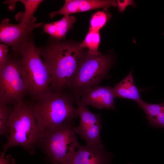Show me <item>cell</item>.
Returning <instances> with one entry per match:
<instances>
[{"instance_id":"cell-5","label":"cell","mask_w":164,"mask_h":164,"mask_svg":"<svg viewBox=\"0 0 164 164\" xmlns=\"http://www.w3.org/2000/svg\"><path fill=\"white\" fill-rule=\"evenodd\" d=\"M111 63L112 59L108 55L84 53L65 91L73 98L80 97L83 91L98 85L106 77Z\"/></svg>"},{"instance_id":"cell-23","label":"cell","mask_w":164,"mask_h":164,"mask_svg":"<svg viewBox=\"0 0 164 164\" xmlns=\"http://www.w3.org/2000/svg\"><path fill=\"white\" fill-rule=\"evenodd\" d=\"M5 152L2 151L0 155V164H16L15 161L11 155L5 156Z\"/></svg>"},{"instance_id":"cell-22","label":"cell","mask_w":164,"mask_h":164,"mask_svg":"<svg viewBox=\"0 0 164 164\" xmlns=\"http://www.w3.org/2000/svg\"><path fill=\"white\" fill-rule=\"evenodd\" d=\"M9 48L8 46L4 44H0V67L6 62L8 57Z\"/></svg>"},{"instance_id":"cell-4","label":"cell","mask_w":164,"mask_h":164,"mask_svg":"<svg viewBox=\"0 0 164 164\" xmlns=\"http://www.w3.org/2000/svg\"><path fill=\"white\" fill-rule=\"evenodd\" d=\"M31 32L22 41L16 51L26 73L29 94L36 101L51 89V78L34 43Z\"/></svg>"},{"instance_id":"cell-14","label":"cell","mask_w":164,"mask_h":164,"mask_svg":"<svg viewBox=\"0 0 164 164\" xmlns=\"http://www.w3.org/2000/svg\"><path fill=\"white\" fill-rule=\"evenodd\" d=\"M101 128V123L83 127H74L75 132L86 141V144L103 146L100 137Z\"/></svg>"},{"instance_id":"cell-25","label":"cell","mask_w":164,"mask_h":164,"mask_svg":"<svg viewBox=\"0 0 164 164\" xmlns=\"http://www.w3.org/2000/svg\"><path fill=\"white\" fill-rule=\"evenodd\" d=\"M53 164H72L71 163H67V164H62L59 162H54L53 163Z\"/></svg>"},{"instance_id":"cell-20","label":"cell","mask_w":164,"mask_h":164,"mask_svg":"<svg viewBox=\"0 0 164 164\" xmlns=\"http://www.w3.org/2000/svg\"><path fill=\"white\" fill-rule=\"evenodd\" d=\"M107 14L103 11L97 12L92 16L90 21V31L99 32L106 24L108 19Z\"/></svg>"},{"instance_id":"cell-2","label":"cell","mask_w":164,"mask_h":164,"mask_svg":"<svg viewBox=\"0 0 164 164\" xmlns=\"http://www.w3.org/2000/svg\"><path fill=\"white\" fill-rule=\"evenodd\" d=\"M35 101L33 111L40 131V140L60 126L73 122L78 116L72 97L65 91L56 92L51 89Z\"/></svg>"},{"instance_id":"cell-12","label":"cell","mask_w":164,"mask_h":164,"mask_svg":"<svg viewBox=\"0 0 164 164\" xmlns=\"http://www.w3.org/2000/svg\"><path fill=\"white\" fill-rule=\"evenodd\" d=\"M113 89L115 97L133 100L137 103L142 101L134 82L132 70Z\"/></svg>"},{"instance_id":"cell-3","label":"cell","mask_w":164,"mask_h":164,"mask_svg":"<svg viewBox=\"0 0 164 164\" xmlns=\"http://www.w3.org/2000/svg\"><path fill=\"white\" fill-rule=\"evenodd\" d=\"M33 104L23 101L14 105L8 122L9 135L3 151L6 152L11 147L19 146L32 155L36 153L41 136Z\"/></svg>"},{"instance_id":"cell-17","label":"cell","mask_w":164,"mask_h":164,"mask_svg":"<svg viewBox=\"0 0 164 164\" xmlns=\"http://www.w3.org/2000/svg\"><path fill=\"white\" fill-rule=\"evenodd\" d=\"M100 41L99 32L89 30L85 39L79 46L82 48H87V53L91 55H99L101 54L98 51Z\"/></svg>"},{"instance_id":"cell-18","label":"cell","mask_w":164,"mask_h":164,"mask_svg":"<svg viewBox=\"0 0 164 164\" xmlns=\"http://www.w3.org/2000/svg\"><path fill=\"white\" fill-rule=\"evenodd\" d=\"M12 109L9 105L0 103V135L7 139L9 134L8 122Z\"/></svg>"},{"instance_id":"cell-26","label":"cell","mask_w":164,"mask_h":164,"mask_svg":"<svg viewBox=\"0 0 164 164\" xmlns=\"http://www.w3.org/2000/svg\"></svg>"},{"instance_id":"cell-1","label":"cell","mask_w":164,"mask_h":164,"mask_svg":"<svg viewBox=\"0 0 164 164\" xmlns=\"http://www.w3.org/2000/svg\"><path fill=\"white\" fill-rule=\"evenodd\" d=\"M50 37L45 44L37 47L51 78V87L65 91L84 54V48Z\"/></svg>"},{"instance_id":"cell-6","label":"cell","mask_w":164,"mask_h":164,"mask_svg":"<svg viewBox=\"0 0 164 164\" xmlns=\"http://www.w3.org/2000/svg\"><path fill=\"white\" fill-rule=\"evenodd\" d=\"M19 56L13 51L0 67V103L14 105L29 94L28 84Z\"/></svg>"},{"instance_id":"cell-11","label":"cell","mask_w":164,"mask_h":164,"mask_svg":"<svg viewBox=\"0 0 164 164\" xmlns=\"http://www.w3.org/2000/svg\"><path fill=\"white\" fill-rule=\"evenodd\" d=\"M117 6V2L115 0H66L61 8L50 13L49 16L51 19L58 14L68 16L77 12Z\"/></svg>"},{"instance_id":"cell-15","label":"cell","mask_w":164,"mask_h":164,"mask_svg":"<svg viewBox=\"0 0 164 164\" xmlns=\"http://www.w3.org/2000/svg\"><path fill=\"white\" fill-rule=\"evenodd\" d=\"M77 106L80 123L78 126L83 127L101 123L100 114H96L89 111L87 106L81 101L80 97L73 99Z\"/></svg>"},{"instance_id":"cell-7","label":"cell","mask_w":164,"mask_h":164,"mask_svg":"<svg viewBox=\"0 0 164 164\" xmlns=\"http://www.w3.org/2000/svg\"><path fill=\"white\" fill-rule=\"evenodd\" d=\"M74 122L61 125L41 140L40 148L47 160L53 163H71L73 156L80 145L75 135Z\"/></svg>"},{"instance_id":"cell-16","label":"cell","mask_w":164,"mask_h":164,"mask_svg":"<svg viewBox=\"0 0 164 164\" xmlns=\"http://www.w3.org/2000/svg\"><path fill=\"white\" fill-rule=\"evenodd\" d=\"M23 3L25 7L24 12H20L15 16V20L20 22L30 23L36 22V18L33 14L39 6L43 1L42 0H17Z\"/></svg>"},{"instance_id":"cell-8","label":"cell","mask_w":164,"mask_h":164,"mask_svg":"<svg viewBox=\"0 0 164 164\" xmlns=\"http://www.w3.org/2000/svg\"><path fill=\"white\" fill-rule=\"evenodd\" d=\"M43 25V22L27 23L20 22L17 24L9 22V18L3 19L0 24V41L11 46L16 51L23 39L36 28Z\"/></svg>"},{"instance_id":"cell-19","label":"cell","mask_w":164,"mask_h":164,"mask_svg":"<svg viewBox=\"0 0 164 164\" xmlns=\"http://www.w3.org/2000/svg\"><path fill=\"white\" fill-rule=\"evenodd\" d=\"M137 104L145 112L148 121L164 111V103L159 104H152L142 100Z\"/></svg>"},{"instance_id":"cell-21","label":"cell","mask_w":164,"mask_h":164,"mask_svg":"<svg viewBox=\"0 0 164 164\" xmlns=\"http://www.w3.org/2000/svg\"><path fill=\"white\" fill-rule=\"evenodd\" d=\"M150 126L164 128V111L148 120Z\"/></svg>"},{"instance_id":"cell-24","label":"cell","mask_w":164,"mask_h":164,"mask_svg":"<svg viewBox=\"0 0 164 164\" xmlns=\"http://www.w3.org/2000/svg\"><path fill=\"white\" fill-rule=\"evenodd\" d=\"M117 2L118 10L120 12H123L129 5H135L134 2L132 0H118Z\"/></svg>"},{"instance_id":"cell-13","label":"cell","mask_w":164,"mask_h":164,"mask_svg":"<svg viewBox=\"0 0 164 164\" xmlns=\"http://www.w3.org/2000/svg\"><path fill=\"white\" fill-rule=\"evenodd\" d=\"M76 20L74 16H64L59 21L43 25V32L47 33L50 37L56 40L63 39Z\"/></svg>"},{"instance_id":"cell-9","label":"cell","mask_w":164,"mask_h":164,"mask_svg":"<svg viewBox=\"0 0 164 164\" xmlns=\"http://www.w3.org/2000/svg\"><path fill=\"white\" fill-rule=\"evenodd\" d=\"M113 90L110 86L97 85L83 91L80 94L81 102L99 109H115Z\"/></svg>"},{"instance_id":"cell-10","label":"cell","mask_w":164,"mask_h":164,"mask_svg":"<svg viewBox=\"0 0 164 164\" xmlns=\"http://www.w3.org/2000/svg\"><path fill=\"white\" fill-rule=\"evenodd\" d=\"M113 157L104 146L80 145L72 159V164H110Z\"/></svg>"}]
</instances>
